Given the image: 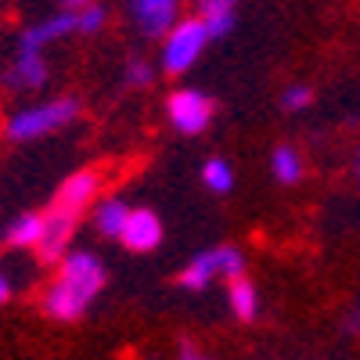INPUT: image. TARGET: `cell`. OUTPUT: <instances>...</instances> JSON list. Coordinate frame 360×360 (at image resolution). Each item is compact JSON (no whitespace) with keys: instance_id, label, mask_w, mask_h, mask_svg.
<instances>
[{"instance_id":"cell-16","label":"cell","mask_w":360,"mask_h":360,"mask_svg":"<svg viewBox=\"0 0 360 360\" xmlns=\"http://www.w3.org/2000/svg\"><path fill=\"white\" fill-rule=\"evenodd\" d=\"M40 224H44L40 213H22V217H15V220L8 224V231H4V242H8L11 249H37V242H40Z\"/></svg>"},{"instance_id":"cell-1","label":"cell","mask_w":360,"mask_h":360,"mask_svg":"<svg viewBox=\"0 0 360 360\" xmlns=\"http://www.w3.org/2000/svg\"><path fill=\"white\" fill-rule=\"evenodd\" d=\"M108 274L105 263L94 252H65L58 259V274L54 281L44 288V314L51 321H79L86 314V307L98 299V292L105 288Z\"/></svg>"},{"instance_id":"cell-25","label":"cell","mask_w":360,"mask_h":360,"mask_svg":"<svg viewBox=\"0 0 360 360\" xmlns=\"http://www.w3.org/2000/svg\"><path fill=\"white\" fill-rule=\"evenodd\" d=\"M353 173H356V180H360V148H356V155H353Z\"/></svg>"},{"instance_id":"cell-13","label":"cell","mask_w":360,"mask_h":360,"mask_svg":"<svg viewBox=\"0 0 360 360\" xmlns=\"http://www.w3.org/2000/svg\"><path fill=\"white\" fill-rule=\"evenodd\" d=\"M227 303H231V314L238 321H256V314H259V288L245 274L234 278V281H227Z\"/></svg>"},{"instance_id":"cell-9","label":"cell","mask_w":360,"mask_h":360,"mask_svg":"<svg viewBox=\"0 0 360 360\" xmlns=\"http://www.w3.org/2000/svg\"><path fill=\"white\" fill-rule=\"evenodd\" d=\"M47 79H51V69H47L44 51H15L11 65L4 69V83L15 90V94L40 90V86H47Z\"/></svg>"},{"instance_id":"cell-8","label":"cell","mask_w":360,"mask_h":360,"mask_svg":"<svg viewBox=\"0 0 360 360\" xmlns=\"http://www.w3.org/2000/svg\"><path fill=\"white\" fill-rule=\"evenodd\" d=\"M62 37H76V8H62L33 25H25L18 33V47L15 51H44L47 44L62 40Z\"/></svg>"},{"instance_id":"cell-6","label":"cell","mask_w":360,"mask_h":360,"mask_svg":"<svg viewBox=\"0 0 360 360\" xmlns=\"http://www.w3.org/2000/svg\"><path fill=\"white\" fill-rule=\"evenodd\" d=\"M40 217H44L40 242H37L33 252L40 256V263H58V259L69 252V242H72V234H76L79 217L69 213V209H58V205H51L47 213H40Z\"/></svg>"},{"instance_id":"cell-20","label":"cell","mask_w":360,"mask_h":360,"mask_svg":"<svg viewBox=\"0 0 360 360\" xmlns=\"http://www.w3.org/2000/svg\"><path fill=\"white\" fill-rule=\"evenodd\" d=\"M310 105H314V90H310L307 83L285 86V94H281V108H285V112H303V108H310Z\"/></svg>"},{"instance_id":"cell-7","label":"cell","mask_w":360,"mask_h":360,"mask_svg":"<svg viewBox=\"0 0 360 360\" xmlns=\"http://www.w3.org/2000/svg\"><path fill=\"white\" fill-rule=\"evenodd\" d=\"M101 188H105L101 169H76V173H69L62 184H58L51 205L69 209V213L83 217V213H86V205H94V202L101 198Z\"/></svg>"},{"instance_id":"cell-4","label":"cell","mask_w":360,"mask_h":360,"mask_svg":"<svg viewBox=\"0 0 360 360\" xmlns=\"http://www.w3.org/2000/svg\"><path fill=\"white\" fill-rule=\"evenodd\" d=\"M242 274H245L242 249H234V245H213V249L198 252L184 270H180L176 285L188 288V292H202V288H209L213 281H234V278H242Z\"/></svg>"},{"instance_id":"cell-10","label":"cell","mask_w":360,"mask_h":360,"mask_svg":"<svg viewBox=\"0 0 360 360\" xmlns=\"http://www.w3.org/2000/svg\"><path fill=\"white\" fill-rule=\"evenodd\" d=\"M119 242L130 252H155L162 242V220L155 209H130L127 224L119 231Z\"/></svg>"},{"instance_id":"cell-14","label":"cell","mask_w":360,"mask_h":360,"mask_svg":"<svg viewBox=\"0 0 360 360\" xmlns=\"http://www.w3.org/2000/svg\"><path fill=\"white\" fill-rule=\"evenodd\" d=\"M127 213H130V205L123 202V198H98V205H94V227H98V234H105V238H119V231H123V224H127Z\"/></svg>"},{"instance_id":"cell-18","label":"cell","mask_w":360,"mask_h":360,"mask_svg":"<svg viewBox=\"0 0 360 360\" xmlns=\"http://www.w3.org/2000/svg\"><path fill=\"white\" fill-rule=\"evenodd\" d=\"M108 25V11L98 4H86V8H76V37H94Z\"/></svg>"},{"instance_id":"cell-5","label":"cell","mask_w":360,"mask_h":360,"mask_svg":"<svg viewBox=\"0 0 360 360\" xmlns=\"http://www.w3.org/2000/svg\"><path fill=\"white\" fill-rule=\"evenodd\" d=\"M166 115H169V127L176 134L198 137V134L209 130V123H213L217 105L209 94H202V90H173L166 98Z\"/></svg>"},{"instance_id":"cell-12","label":"cell","mask_w":360,"mask_h":360,"mask_svg":"<svg viewBox=\"0 0 360 360\" xmlns=\"http://www.w3.org/2000/svg\"><path fill=\"white\" fill-rule=\"evenodd\" d=\"M195 15L209 29V37H227L238 22V0H195Z\"/></svg>"},{"instance_id":"cell-17","label":"cell","mask_w":360,"mask_h":360,"mask_svg":"<svg viewBox=\"0 0 360 360\" xmlns=\"http://www.w3.org/2000/svg\"><path fill=\"white\" fill-rule=\"evenodd\" d=\"M202 184L213 191V195H231V188H234V169H231V162H224V159L202 162Z\"/></svg>"},{"instance_id":"cell-24","label":"cell","mask_w":360,"mask_h":360,"mask_svg":"<svg viewBox=\"0 0 360 360\" xmlns=\"http://www.w3.org/2000/svg\"><path fill=\"white\" fill-rule=\"evenodd\" d=\"M65 8H86V4H94V0H62Z\"/></svg>"},{"instance_id":"cell-22","label":"cell","mask_w":360,"mask_h":360,"mask_svg":"<svg viewBox=\"0 0 360 360\" xmlns=\"http://www.w3.org/2000/svg\"><path fill=\"white\" fill-rule=\"evenodd\" d=\"M342 328H346L349 335H360V310H353V314L342 321Z\"/></svg>"},{"instance_id":"cell-3","label":"cell","mask_w":360,"mask_h":360,"mask_svg":"<svg viewBox=\"0 0 360 360\" xmlns=\"http://www.w3.org/2000/svg\"><path fill=\"white\" fill-rule=\"evenodd\" d=\"M209 29L202 25V18L198 15H191V18H176L173 22V29L162 37V54H159V69L166 72V76H184L198 58H202V51L209 47Z\"/></svg>"},{"instance_id":"cell-11","label":"cell","mask_w":360,"mask_h":360,"mask_svg":"<svg viewBox=\"0 0 360 360\" xmlns=\"http://www.w3.org/2000/svg\"><path fill=\"white\" fill-rule=\"evenodd\" d=\"M130 18L137 33L144 37H166L173 22L180 18V0H130Z\"/></svg>"},{"instance_id":"cell-23","label":"cell","mask_w":360,"mask_h":360,"mask_svg":"<svg viewBox=\"0 0 360 360\" xmlns=\"http://www.w3.org/2000/svg\"><path fill=\"white\" fill-rule=\"evenodd\" d=\"M8 295H11V281L0 274V303H8Z\"/></svg>"},{"instance_id":"cell-2","label":"cell","mask_w":360,"mask_h":360,"mask_svg":"<svg viewBox=\"0 0 360 360\" xmlns=\"http://www.w3.org/2000/svg\"><path fill=\"white\" fill-rule=\"evenodd\" d=\"M83 112L76 94H62V98H51V101H37V105H25L18 112H11L4 119V137L11 144H29V141H40L47 134L65 130L69 123H76Z\"/></svg>"},{"instance_id":"cell-21","label":"cell","mask_w":360,"mask_h":360,"mask_svg":"<svg viewBox=\"0 0 360 360\" xmlns=\"http://www.w3.org/2000/svg\"><path fill=\"white\" fill-rule=\"evenodd\" d=\"M176 360H209V356H205V353H198V346H191V342H180Z\"/></svg>"},{"instance_id":"cell-19","label":"cell","mask_w":360,"mask_h":360,"mask_svg":"<svg viewBox=\"0 0 360 360\" xmlns=\"http://www.w3.org/2000/svg\"><path fill=\"white\" fill-rule=\"evenodd\" d=\"M123 79H127V86H148V83L155 79V65L148 62V58L134 54V58H127V69H123Z\"/></svg>"},{"instance_id":"cell-15","label":"cell","mask_w":360,"mask_h":360,"mask_svg":"<svg viewBox=\"0 0 360 360\" xmlns=\"http://www.w3.org/2000/svg\"><path fill=\"white\" fill-rule=\"evenodd\" d=\"M270 173H274L278 184H299V180H303V173H307L303 155H299L292 144H278L274 155H270Z\"/></svg>"}]
</instances>
